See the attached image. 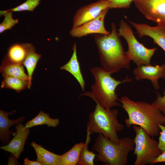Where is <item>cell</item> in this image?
<instances>
[{
	"instance_id": "26",
	"label": "cell",
	"mask_w": 165,
	"mask_h": 165,
	"mask_svg": "<svg viewBox=\"0 0 165 165\" xmlns=\"http://www.w3.org/2000/svg\"><path fill=\"white\" fill-rule=\"evenodd\" d=\"M156 99L151 104L154 107L159 109L165 116V91L162 96L158 93Z\"/></svg>"
},
{
	"instance_id": "27",
	"label": "cell",
	"mask_w": 165,
	"mask_h": 165,
	"mask_svg": "<svg viewBox=\"0 0 165 165\" xmlns=\"http://www.w3.org/2000/svg\"><path fill=\"white\" fill-rule=\"evenodd\" d=\"M134 0H110L111 6L110 9L128 8Z\"/></svg>"
},
{
	"instance_id": "22",
	"label": "cell",
	"mask_w": 165,
	"mask_h": 165,
	"mask_svg": "<svg viewBox=\"0 0 165 165\" xmlns=\"http://www.w3.org/2000/svg\"><path fill=\"white\" fill-rule=\"evenodd\" d=\"M2 76L3 80L1 85L2 88L12 89L19 93L28 86V80L7 75Z\"/></svg>"
},
{
	"instance_id": "24",
	"label": "cell",
	"mask_w": 165,
	"mask_h": 165,
	"mask_svg": "<svg viewBox=\"0 0 165 165\" xmlns=\"http://www.w3.org/2000/svg\"><path fill=\"white\" fill-rule=\"evenodd\" d=\"M12 11H0V15L4 16L3 21L0 24V33H1L7 29H10L18 22V19L13 18Z\"/></svg>"
},
{
	"instance_id": "15",
	"label": "cell",
	"mask_w": 165,
	"mask_h": 165,
	"mask_svg": "<svg viewBox=\"0 0 165 165\" xmlns=\"http://www.w3.org/2000/svg\"><path fill=\"white\" fill-rule=\"evenodd\" d=\"M72 50L73 53L68 63L61 66L60 69L66 71L71 73L78 81L82 90L84 91L85 90V82L77 58L75 42L73 45Z\"/></svg>"
},
{
	"instance_id": "5",
	"label": "cell",
	"mask_w": 165,
	"mask_h": 165,
	"mask_svg": "<svg viewBox=\"0 0 165 165\" xmlns=\"http://www.w3.org/2000/svg\"><path fill=\"white\" fill-rule=\"evenodd\" d=\"M118 112L115 109L107 110L96 103L89 115L87 130L90 135L101 134L115 144L119 142L118 133L124 128L118 119Z\"/></svg>"
},
{
	"instance_id": "20",
	"label": "cell",
	"mask_w": 165,
	"mask_h": 165,
	"mask_svg": "<svg viewBox=\"0 0 165 165\" xmlns=\"http://www.w3.org/2000/svg\"><path fill=\"white\" fill-rule=\"evenodd\" d=\"M59 119L51 118L47 113L41 110L34 118L27 122L25 126L31 128L35 126L46 125L49 127H56L59 124Z\"/></svg>"
},
{
	"instance_id": "16",
	"label": "cell",
	"mask_w": 165,
	"mask_h": 165,
	"mask_svg": "<svg viewBox=\"0 0 165 165\" xmlns=\"http://www.w3.org/2000/svg\"><path fill=\"white\" fill-rule=\"evenodd\" d=\"M26 51V56L22 64L26 68L28 76L27 87L30 89L31 85L32 75L39 60L41 55L35 53V48L32 44L24 43Z\"/></svg>"
},
{
	"instance_id": "3",
	"label": "cell",
	"mask_w": 165,
	"mask_h": 165,
	"mask_svg": "<svg viewBox=\"0 0 165 165\" xmlns=\"http://www.w3.org/2000/svg\"><path fill=\"white\" fill-rule=\"evenodd\" d=\"M94 79V83L91 86V92H86L80 96H86L93 99L103 108L110 110L115 106H121L118 101L119 99L116 93V90L120 84L131 81L128 75L122 81L116 79L111 74L103 68L95 67L90 69Z\"/></svg>"
},
{
	"instance_id": "17",
	"label": "cell",
	"mask_w": 165,
	"mask_h": 165,
	"mask_svg": "<svg viewBox=\"0 0 165 165\" xmlns=\"http://www.w3.org/2000/svg\"><path fill=\"white\" fill-rule=\"evenodd\" d=\"M3 75H7L28 81V76L24 72L23 64L10 62L5 58L0 67Z\"/></svg>"
},
{
	"instance_id": "32",
	"label": "cell",
	"mask_w": 165,
	"mask_h": 165,
	"mask_svg": "<svg viewBox=\"0 0 165 165\" xmlns=\"http://www.w3.org/2000/svg\"><path fill=\"white\" fill-rule=\"evenodd\" d=\"M165 126V122L164 123V125Z\"/></svg>"
},
{
	"instance_id": "29",
	"label": "cell",
	"mask_w": 165,
	"mask_h": 165,
	"mask_svg": "<svg viewBox=\"0 0 165 165\" xmlns=\"http://www.w3.org/2000/svg\"><path fill=\"white\" fill-rule=\"evenodd\" d=\"M9 160L7 165H19L20 163L18 161V159L13 154H10V157H8Z\"/></svg>"
},
{
	"instance_id": "11",
	"label": "cell",
	"mask_w": 165,
	"mask_h": 165,
	"mask_svg": "<svg viewBox=\"0 0 165 165\" xmlns=\"http://www.w3.org/2000/svg\"><path fill=\"white\" fill-rule=\"evenodd\" d=\"M133 73L136 80L149 79L151 81L153 88L158 90L160 88L159 79H165V63L161 65H141L137 66L134 68Z\"/></svg>"
},
{
	"instance_id": "2",
	"label": "cell",
	"mask_w": 165,
	"mask_h": 165,
	"mask_svg": "<svg viewBox=\"0 0 165 165\" xmlns=\"http://www.w3.org/2000/svg\"><path fill=\"white\" fill-rule=\"evenodd\" d=\"M119 101L128 115L125 119L127 127L138 125L152 137L159 135V125H164L165 122V116L159 109L147 102L135 101L126 96L122 97Z\"/></svg>"
},
{
	"instance_id": "18",
	"label": "cell",
	"mask_w": 165,
	"mask_h": 165,
	"mask_svg": "<svg viewBox=\"0 0 165 165\" xmlns=\"http://www.w3.org/2000/svg\"><path fill=\"white\" fill-rule=\"evenodd\" d=\"M85 143L75 144L68 151L64 154L59 155L56 165H76L79 159L81 150Z\"/></svg>"
},
{
	"instance_id": "8",
	"label": "cell",
	"mask_w": 165,
	"mask_h": 165,
	"mask_svg": "<svg viewBox=\"0 0 165 165\" xmlns=\"http://www.w3.org/2000/svg\"><path fill=\"white\" fill-rule=\"evenodd\" d=\"M135 6L146 18L165 29V0H134Z\"/></svg>"
},
{
	"instance_id": "30",
	"label": "cell",
	"mask_w": 165,
	"mask_h": 165,
	"mask_svg": "<svg viewBox=\"0 0 165 165\" xmlns=\"http://www.w3.org/2000/svg\"><path fill=\"white\" fill-rule=\"evenodd\" d=\"M165 162V151L162 152L159 156L156 157L154 160L153 164L158 163Z\"/></svg>"
},
{
	"instance_id": "1",
	"label": "cell",
	"mask_w": 165,
	"mask_h": 165,
	"mask_svg": "<svg viewBox=\"0 0 165 165\" xmlns=\"http://www.w3.org/2000/svg\"><path fill=\"white\" fill-rule=\"evenodd\" d=\"M109 35L95 34L94 36L103 68L111 74L121 69H129L130 61L127 57L114 23Z\"/></svg>"
},
{
	"instance_id": "6",
	"label": "cell",
	"mask_w": 165,
	"mask_h": 165,
	"mask_svg": "<svg viewBox=\"0 0 165 165\" xmlns=\"http://www.w3.org/2000/svg\"><path fill=\"white\" fill-rule=\"evenodd\" d=\"M118 30L119 35L125 39L128 44V49L126 53L128 58L137 66L151 65V59L157 48L148 49L140 43L135 37L131 27L123 20L120 21Z\"/></svg>"
},
{
	"instance_id": "25",
	"label": "cell",
	"mask_w": 165,
	"mask_h": 165,
	"mask_svg": "<svg viewBox=\"0 0 165 165\" xmlns=\"http://www.w3.org/2000/svg\"><path fill=\"white\" fill-rule=\"evenodd\" d=\"M40 0H27L25 2L17 6L6 10L13 12L28 10L33 12L34 9L39 5Z\"/></svg>"
},
{
	"instance_id": "19",
	"label": "cell",
	"mask_w": 165,
	"mask_h": 165,
	"mask_svg": "<svg viewBox=\"0 0 165 165\" xmlns=\"http://www.w3.org/2000/svg\"><path fill=\"white\" fill-rule=\"evenodd\" d=\"M30 145L36 154V160L41 165H56L59 155L48 151L34 141Z\"/></svg>"
},
{
	"instance_id": "23",
	"label": "cell",
	"mask_w": 165,
	"mask_h": 165,
	"mask_svg": "<svg viewBox=\"0 0 165 165\" xmlns=\"http://www.w3.org/2000/svg\"><path fill=\"white\" fill-rule=\"evenodd\" d=\"M90 134L87 130L86 140L84 145L80 154L78 165H94V160L96 155L94 151L88 150V146L90 140Z\"/></svg>"
},
{
	"instance_id": "21",
	"label": "cell",
	"mask_w": 165,
	"mask_h": 165,
	"mask_svg": "<svg viewBox=\"0 0 165 165\" xmlns=\"http://www.w3.org/2000/svg\"><path fill=\"white\" fill-rule=\"evenodd\" d=\"M26 54L24 43L15 44L9 48L8 54L5 58L12 63L22 64L25 59Z\"/></svg>"
},
{
	"instance_id": "10",
	"label": "cell",
	"mask_w": 165,
	"mask_h": 165,
	"mask_svg": "<svg viewBox=\"0 0 165 165\" xmlns=\"http://www.w3.org/2000/svg\"><path fill=\"white\" fill-rule=\"evenodd\" d=\"M109 8L103 11L96 18L80 26L72 28L69 33L74 37L80 38L91 34L109 35L104 26L105 17Z\"/></svg>"
},
{
	"instance_id": "9",
	"label": "cell",
	"mask_w": 165,
	"mask_h": 165,
	"mask_svg": "<svg viewBox=\"0 0 165 165\" xmlns=\"http://www.w3.org/2000/svg\"><path fill=\"white\" fill-rule=\"evenodd\" d=\"M111 6L110 0H99L82 7L75 14L72 28L82 25L96 18L104 10L110 9Z\"/></svg>"
},
{
	"instance_id": "4",
	"label": "cell",
	"mask_w": 165,
	"mask_h": 165,
	"mask_svg": "<svg viewBox=\"0 0 165 165\" xmlns=\"http://www.w3.org/2000/svg\"><path fill=\"white\" fill-rule=\"evenodd\" d=\"M134 139L130 137L120 139L118 144H115L99 134L92 147L97 153L95 161L101 162L106 165H126L130 152L134 150Z\"/></svg>"
},
{
	"instance_id": "28",
	"label": "cell",
	"mask_w": 165,
	"mask_h": 165,
	"mask_svg": "<svg viewBox=\"0 0 165 165\" xmlns=\"http://www.w3.org/2000/svg\"><path fill=\"white\" fill-rule=\"evenodd\" d=\"M159 127L161 131L159 138V147L162 152L165 151V126L160 125Z\"/></svg>"
},
{
	"instance_id": "14",
	"label": "cell",
	"mask_w": 165,
	"mask_h": 165,
	"mask_svg": "<svg viewBox=\"0 0 165 165\" xmlns=\"http://www.w3.org/2000/svg\"><path fill=\"white\" fill-rule=\"evenodd\" d=\"M14 111L7 112L0 110V139L2 144L4 145L9 142L10 135L14 133L13 131L9 130L10 127L13 124L21 123L25 120L24 116L14 120L9 119V116L13 115Z\"/></svg>"
},
{
	"instance_id": "7",
	"label": "cell",
	"mask_w": 165,
	"mask_h": 165,
	"mask_svg": "<svg viewBox=\"0 0 165 165\" xmlns=\"http://www.w3.org/2000/svg\"><path fill=\"white\" fill-rule=\"evenodd\" d=\"M132 127L136 133L134 154L136 158L134 165L152 164L155 158L162 153L158 142L140 126L134 125Z\"/></svg>"
},
{
	"instance_id": "12",
	"label": "cell",
	"mask_w": 165,
	"mask_h": 165,
	"mask_svg": "<svg viewBox=\"0 0 165 165\" xmlns=\"http://www.w3.org/2000/svg\"><path fill=\"white\" fill-rule=\"evenodd\" d=\"M16 132L13 133L14 137L7 145L1 146L0 148L14 155L18 159L21 152L24 151L26 141L30 133V128H27L21 123L16 125Z\"/></svg>"
},
{
	"instance_id": "13",
	"label": "cell",
	"mask_w": 165,
	"mask_h": 165,
	"mask_svg": "<svg viewBox=\"0 0 165 165\" xmlns=\"http://www.w3.org/2000/svg\"><path fill=\"white\" fill-rule=\"evenodd\" d=\"M127 20L136 29L139 37L149 36L153 39L154 43L165 52V29L158 25L152 27L146 24H138Z\"/></svg>"
},
{
	"instance_id": "31",
	"label": "cell",
	"mask_w": 165,
	"mask_h": 165,
	"mask_svg": "<svg viewBox=\"0 0 165 165\" xmlns=\"http://www.w3.org/2000/svg\"><path fill=\"white\" fill-rule=\"evenodd\" d=\"M23 164L24 165H41L37 160L31 161L26 157L24 160Z\"/></svg>"
}]
</instances>
